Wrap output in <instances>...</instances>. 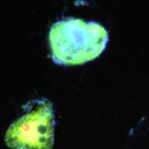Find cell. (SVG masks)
<instances>
[{"label":"cell","mask_w":149,"mask_h":149,"mask_svg":"<svg viewBox=\"0 0 149 149\" xmlns=\"http://www.w3.org/2000/svg\"><path fill=\"white\" fill-rule=\"evenodd\" d=\"M108 41L109 34L102 25L80 19L56 22L49 33L54 61L68 66L81 65L97 58Z\"/></svg>","instance_id":"6da1fadb"},{"label":"cell","mask_w":149,"mask_h":149,"mask_svg":"<svg viewBox=\"0 0 149 149\" xmlns=\"http://www.w3.org/2000/svg\"><path fill=\"white\" fill-rule=\"evenodd\" d=\"M26 113L7 130L4 140L12 149H52L55 116L51 102L36 100L26 106Z\"/></svg>","instance_id":"7a4b0ae2"}]
</instances>
